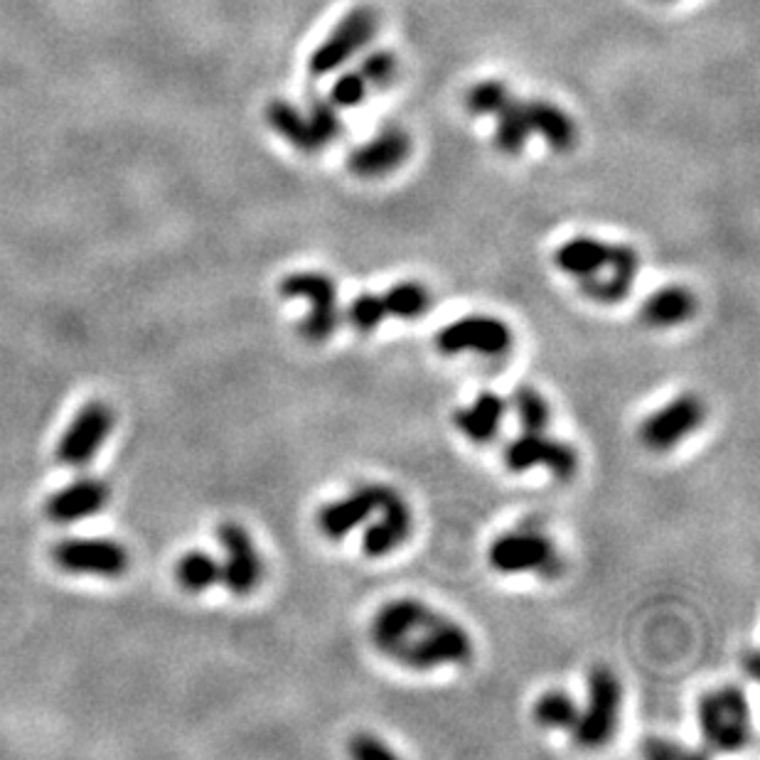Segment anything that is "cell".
I'll return each mask as SVG.
<instances>
[{
  "label": "cell",
  "instance_id": "cell-1",
  "mask_svg": "<svg viewBox=\"0 0 760 760\" xmlns=\"http://www.w3.org/2000/svg\"><path fill=\"white\" fill-rule=\"evenodd\" d=\"M369 640L379 655L414 672L468 665L475 652L463 625L414 596L382 603L369 623Z\"/></svg>",
  "mask_w": 760,
  "mask_h": 760
},
{
  "label": "cell",
  "instance_id": "cell-2",
  "mask_svg": "<svg viewBox=\"0 0 760 760\" xmlns=\"http://www.w3.org/2000/svg\"><path fill=\"white\" fill-rule=\"evenodd\" d=\"M465 106L473 116L495 119V146L507 155L522 153L532 136H542L554 151H569L576 143V123L564 109L551 101L515 99L510 89L495 79L475 84L465 96Z\"/></svg>",
  "mask_w": 760,
  "mask_h": 760
},
{
  "label": "cell",
  "instance_id": "cell-3",
  "mask_svg": "<svg viewBox=\"0 0 760 760\" xmlns=\"http://www.w3.org/2000/svg\"><path fill=\"white\" fill-rule=\"evenodd\" d=\"M697 726L706 746L714 751L736 753L746 748L753 736V719L743 689L726 684L706 692L697 701Z\"/></svg>",
  "mask_w": 760,
  "mask_h": 760
},
{
  "label": "cell",
  "instance_id": "cell-4",
  "mask_svg": "<svg viewBox=\"0 0 760 760\" xmlns=\"http://www.w3.org/2000/svg\"><path fill=\"white\" fill-rule=\"evenodd\" d=\"M623 709V684L610 667H593L588 674L586 704L578 706V719L571 729L576 746L593 751L615 736Z\"/></svg>",
  "mask_w": 760,
  "mask_h": 760
},
{
  "label": "cell",
  "instance_id": "cell-5",
  "mask_svg": "<svg viewBox=\"0 0 760 760\" xmlns=\"http://www.w3.org/2000/svg\"><path fill=\"white\" fill-rule=\"evenodd\" d=\"M278 293L288 301L308 303V313L298 325L305 340L325 342L335 335L340 325V296L335 278L320 271H296L278 283Z\"/></svg>",
  "mask_w": 760,
  "mask_h": 760
},
{
  "label": "cell",
  "instance_id": "cell-6",
  "mask_svg": "<svg viewBox=\"0 0 760 760\" xmlns=\"http://www.w3.org/2000/svg\"><path fill=\"white\" fill-rule=\"evenodd\" d=\"M433 345L443 357H458L465 352L480 357H505L515 345V333L502 318L475 313L443 325L433 337Z\"/></svg>",
  "mask_w": 760,
  "mask_h": 760
},
{
  "label": "cell",
  "instance_id": "cell-7",
  "mask_svg": "<svg viewBox=\"0 0 760 760\" xmlns=\"http://www.w3.org/2000/svg\"><path fill=\"white\" fill-rule=\"evenodd\" d=\"M487 564L502 576L549 574L559 564V556L547 532L519 527L492 539L487 547Z\"/></svg>",
  "mask_w": 760,
  "mask_h": 760
},
{
  "label": "cell",
  "instance_id": "cell-8",
  "mask_svg": "<svg viewBox=\"0 0 760 760\" xmlns=\"http://www.w3.org/2000/svg\"><path fill=\"white\" fill-rule=\"evenodd\" d=\"M706 421V404L697 394L687 392L669 399L652 411L638 428L642 446L652 453H669L699 431Z\"/></svg>",
  "mask_w": 760,
  "mask_h": 760
},
{
  "label": "cell",
  "instance_id": "cell-9",
  "mask_svg": "<svg viewBox=\"0 0 760 760\" xmlns=\"http://www.w3.org/2000/svg\"><path fill=\"white\" fill-rule=\"evenodd\" d=\"M502 463L517 475L544 468L556 480H571L578 470V451L571 443L549 436L547 431H522L505 443Z\"/></svg>",
  "mask_w": 760,
  "mask_h": 760
},
{
  "label": "cell",
  "instance_id": "cell-10",
  "mask_svg": "<svg viewBox=\"0 0 760 760\" xmlns=\"http://www.w3.org/2000/svg\"><path fill=\"white\" fill-rule=\"evenodd\" d=\"M266 119L291 146H296L303 153H318L320 148H325L340 136L342 128L335 114V106L330 101H315L310 106L308 116L296 106L276 101L266 111Z\"/></svg>",
  "mask_w": 760,
  "mask_h": 760
},
{
  "label": "cell",
  "instance_id": "cell-11",
  "mask_svg": "<svg viewBox=\"0 0 760 760\" xmlns=\"http://www.w3.org/2000/svg\"><path fill=\"white\" fill-rule=\"evenodd\" d=\"M217 537L224 551V561L219 564V581L232 596H251L264 578V561L254 547V539L237 522H224Z\"/></svg>",
  "mask_w": 760,
  "mask_h": 760
},
{
  "label": "cell",
  "instance_id": "cell-12",
  "mask_svg": "<svg viewBox=\"0 0 760 760\" xmlns=\"http://www.w3.org/2000/svg\"><path fill=\"white\" fill-rule=\"evenodd\" d=\"M389 485L382 483H365L357 485L347 495L337 497L333 502H325L315 515V527L330 542H340L355 529L365 527L367 519L377 515Z\"/></svg>",
  "mask_w": 760,
  "mask_h": 760
},
{
  "label": "cell",
  "instance_id": "cell-13",
  "mask_svg": "<svg viewBox=\"0 0 760 760\" xmlns=\"http://www.w3.org/2000/svg\"><path fill=\"white\" fill-rule=\"evenodd\" d=\"M379 18L372 8H355L340 20V25L333 30V35L325 42H320L318 50L310 55L308 69L313 77H325L342 67L360 47H365L374 35H377Z\"/></svg>",
  "mask_w": 760,
  "mask_h": 760
},
{
  "label": "cell",
  "instance_id": "cell-14",
  "mask_svg": "<svg viewBox=\"0 0 760 760\" xmlns=\"http://www.w3.org/2000/svg\"><path fill=\"white\" fill-rule=\"evenodd\" d=\"M377 519L367 524L362 532V554L369 559H384L399 551L414 534V512L409 502L401 497L399 490L389 485L382 505L377 510Z\"/></svg>",
  "mask_w": 760,
  "mask_h": 760
},
{
  "label": "cell",
  "instance_id": "cell-15",
  "mask_svg": "<svg viewBox=\"0 0 760 760\" xmlns=\"http://www.w3.org/2000/svg\"><path fill=\"white\" fill-rule=\"evenodd\" d=\"M52 559L69 574L121 576L128 569V554L111 539H64L52 549Z\"/></svg>",
  "mask_w": 760,
  "mask_h": 760
},
{
  "label": "cell",
  "instance_id": "cell-16",
  "mask_svg": "<svg viewBox=\"0 0 760 760\" xmlns=\"http://www.w3.org/2000/svg\"><path fill=\"white\" fill-rule=\"evenodd\" d=\"M111 428H114V414L109 406L92 401L79 411L72 426L64 431L60 446H57V460L67 468H82L99 453Z\"/></svg>",
  "mask_w": 760,
  "mask_h": 760
},
{
  "label": "cell",
  "instance_id": "cell-17",
  "mask_svg": "<svg viewBox=\"0 0 760 760\" xmlns=\"http://www.w3.org/2000/svg\"><path fill=\"white\" fill-rule=\"evenodd\" d=\"M640 274V254L630 244H615L613 259L606 269L588 281L578 283L581 293L593 303L615 305L623 303L635 286Z\"/></svg>",
  "mask_w": 760,
  "mask_h": 760
},
{
  "label": "cell",
  "instance_id": "cell-18",
  "mask_svg": "<svg viewBox=\"0 0 760 760\" xmlns=\"http://www.w3.org/2000/svg\"><path fill=\"white\" fill-rule=\"evenodd\" d=\"M411 141L401 128H382L372 141L357 148L347 165L357 178H382L409 158Z\"/></svg>",
  "mask_w": 760,
  "mask_h": 760
},
{
  "label": "cell",
  "instance_id": "cell-19",
  "mask_svg": "<svg viewBox=\"0 0 760 760\" xmlns=\"http://www.w3.org/2000/svg\"><path fill=\"white\" fill-rule=\"evenodd\" d=\"M510 411V404L502 394L497 392H480L470 404L458 406L453 411V426L463 438H468L470 443H485L495 441L497 433H500L502 424H505V416Z\"/></svg>",
  "mask_w": 760,
  "mask_h": 760
},
{
  "label": "cell",
  "instance_id": "cell-20",
  "mask_svg": "<svg viewBox=\"0 0 760 760\" xmlns=\"http://www.w3.org/2000/svg\"><path fill=\"white\" fill-rule=\"evenodd\" d=\"M396 74V60L392 52H374L369 55L355 72H345L333 84L330 92V104L333 106H357L365 101V96L372 89L387 87Z\"/></svg>",
  "mask_w": 760,
  "mask_h": 760
},
{
  "label": "cell",
  "instance_id": "cell-21",
  "mask_svg": "<svg viewBox=\"0 0 760 760\" xmlns=\"http://www.w3.org/2000/svg\"><path fill=\"white\" fill-rule=\"evenodd\" d=\"M106 500H109V487L96 478H82L57 490L47 500L45 515L57 524H69L101 512Z\"/></svg>",
  "mask_w": 760,
  "mask_h": 760
},
{
  "label": "cell",
  "instance_id": "cell-22",
  "mask_svg": "<svg viewBox=\"0 0 760 760\" xmlns=\"http://www.w3.org/2000/svg\"><path fill=\"white\" fill-rule=\"evenodd\" d=\"M699 301L687 286H662L640 305V320L652 330H669L689 323L697 315Z\"/></svg>",
  "mask_w": 760,
  "mask_h": 760
},
{
  "label": "cell",
  "instance_id": "cell-23",
  "mask_svg": "<svg viewBox=\"0 0 760 760\" xmlns=\"http://www.w3.org/2000/svg\"><path fill=\"white\" fill-rule=\"evenodd\" d=\"M615 244L596 237H574L554 251V264L561 274L576 278L578 283L598 276L613 259Z\"/></svg>",
  "mask_w": 760,
  "mask_h": 760
},
{
  "label": "cell",
  "instance_id": "cell-24",
  "mask_svg": "<svg viewBox=\"0 0 760 760\" xmlns=\"http://www.w3.org/2000/svg\"><path fill=\"white\" fill-rule=\"evenodd\" d=\"M379 296L387 318L394 320H419L431 310V291L419 281H399Z\"/></svg>",
  "mask_w": 760,
  "mask_h": 760
},
{
  "label": "cell",
  "instance_id": "cell-25",
  "mask_svg": "<svg viewBox=\"0 0 760 760\" xmlns=\"http://www.w3.org/2000/svg\"><path fill=\"white\" fill-rule=\"evenodd\" d=\"M532 716L547 731H571L578 719V701L564 689H549L534 701Z\"/></svg>",
  "mask_w": 760,
  "mask_h": 760
},
{
  "label": "cell",
  "instance_id": "cell-26",
  "mask_svg": "<svg viewBox=\"0 0 760 760\" xmlns=\"http://www.w3.org/2000/svg\"><path fill=\"white\" fill-rule=\"evenodd\" d=\"M175 578H178L180 588L187 593H202L219 583V561L207 551H187L180 556L178 566H175Z\"/></svg>",
  "mask_w": 760,
  "mask_h": 760
},
{
  "label": "cell",
  "instance_id": "cell-27",
  "mask_svg": "<svg viewBox=\"0 0 760 760\" xmlns=\"http://www.w3.org/2000/svg\"><path fill=\"white\" fill-rule=\"evenodd\" d=\"M510 409L515 411L522 431H547L551 424V406L539 389L532 384H519L510 396Z\"/></svg>",
  "mask_w": 760,
  "mask_h": 760
},
{
  "label": "cell",
  "instance_id": "cell-28",
  "mask_svg": "<svg viewBox=\"0 0 760 760\" xmlns=\"http://www.w3.org/2000/svg\"><path fill=\"white\" fill-rule=\"evenodd\" d=\"M384 320H387V313H384V303L379 293H360V296L352 298V303L347 305V323H350L357 333H374Z\"/></svg>",
  "mask_w": 760,
  "mask_h": 760
},
{
  "label": "cell",
  "instance_id": "cell-29",
  "mask_svg": "<svg viewBox=\"0 0 760 760\" xmlns=\"http://www.w3.org/2000/svg\"><path fill=\"white\" fill-rule=\"evenodd\" d=\"M347 751H350L352 758H360V760L396 758V753L392 751V748H389L382 738L372 736V733H357V736L350 741V746H347Z\"/></svg>",
  "mask_w": 760,
  "mask_h": 760
},
{
  "label": "cell",
  "instance_id": "cell-30",
  "mask_svg": "<svg viewBox=\"0 0 760 760\" xmlns=\"http://www.w3.org/2000/svg\"><path fill=\"white\" fill-rule=\"evenodd\" d=\"M642 756L652 758V760H672V758H689L692 753L687 751L679 743L669 741V738H645L640 746Z\"/></svg>",
  "mask_w": 760,
  "mask_h": 760
},
{
  "label": "cell",
  "instance_id": "cell-31",
  "mask_svg": "<svg viewBox=\"0 0 760 760\" xmlns=\"http://www.w3.org/2000/svg\"><path fill=\"white\" fill-rule=\"evenodd\" d=\"M756 662H758V655H756V650H751V652H748V660H746V665H748V672H751V677H756V674H758V669H756Z\"/></svg>",
  "mask_w": 760,
  "mask_h": 760
}]
</instances>
